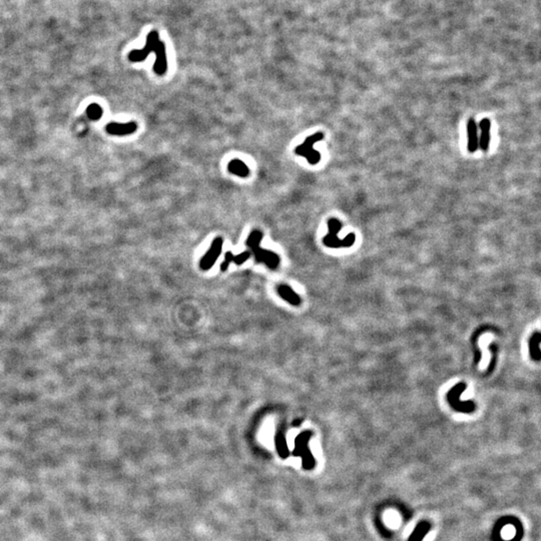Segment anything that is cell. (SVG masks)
I'll return each instance as SVG.
<instances>
[{"mask_svg": "<svg viewBox=\"0 0 541 541\" xmlns=\"http://www.w3.org/2000/svg\"><path fill=\"white\" fill-rule=\"evenodd\" d=\"M264 234L259 231H253L246 241L247 247L252 251L257 262L265 264L270 270H276L280 265V257L276 253L260 247Z\"/></svg>", "mask_w": 541, "mask_h": 541, "instance_id": "1", "label": "cell"}, {"mask_svg": "<svg viewBox=\"0 0 541 541\" xmlns=\"http://www.w3.org/2000/svg\"><path fill=\"white\" fill-rule=\"evenodd\" d=\"M329 234L324 237L323 243L325 246L330 248H341V247H350L355 242V235L350 234L344 240H340L337 237V234L342 229V223L335 218L329 219L328 221Z\"/></svg>", "mask_w": 541, "mask_h": 541, "instance_id": "2", "label": "cell"}, {"mask_svg": "<svg viewBox=\"0 0 541 541\" xmlns=\"http://www.w3.org/2000/svg\"><path fill=\"white\" fill-rule=\"evenodd\" d=\"M324 139V133L319 131L308 137L305 142L295 149V154L304 157L310 165H317L321 161V154L313 149V146Z\"/></svg>", "mask_w": 541, "mask_h": 541, "instance_id": "3", "label": "cell"}, {"mask_svg": "<svg viewBox=\"0 0 541 541\" xmlns=\"http://www.w3.org/2000/svg\"><path fill=\"white\" fill-rule=\"evenodd\" d=\"M160 41V36L158 31L153 30L147 36L146 45L143 49H134L129 52L128 59L132 62H141L146 60L151 52L154 51L157 43Z\"/></svg>", "mask_w": 541, "mask_h": 541, "instance_id": "4", "label": "cell"}, {"mask_svg": "<svg viewBox=\"0 0 541 541\" xmlns=\"http://www.w3.org/2000/svg\"><path fill=\"white\" fill-rule=\"evenodd\" d=\"M223 244H224V240H223L222 237H217V238L212 242L211 248H210L209 251L206 253V255L201 259L200 267H201L202 270H210V269L216 264L218 258H219V257L221 256V254H222Z\"/></svg>", "mask_w": 541, "mask_h": 541, "instance_id": "5", "label": "cell"}, {"mask_svg": "<svg viewBox=\"0 0 541 541\" xmlns=\"http://www.w3.org/2000/svg\"><path fill=\"white\" fill-rule=\"evenodd\" d=\"M156 53V61L154 64V71L158 75H164L168 70V59L166 44L163 41H159L154 49Z\"/></svg>", "mask_w": 541, "mask_h": 541, "instance_id": "6", "label": "cell"}, {"mask_svg": "<svg viewBox=\"0 0 541 541\" xmlns=\"http://www.w3.org/2000/svg\"><path fill=\"white\" fill-rule=\"evenodd\" d=\"M106 131L111 136H128L132 134L138 129V123L136 121L129 122H110L105 127Z\"/></svg>", "mask_w": 541, "mask_h": 541, "instance_id": "7", "label": "cell"}, {"mask_svg": "<svg viewBox=\"0 0 541 541\" xmlns=\"http://www.w3.org/2000/svg\"><path fill=\"white\" fill-rule=\"evenodd\" d=\"M467 137H468V151L469 153H475L478 148V133L477 123L473 118H470L467 122Z\"/></svg>", "mask_w": 541, "mask_h": 541, "instance_id": "8", "label": "cell"}, {"mask_svg": "<svg viewBox=\"0 0 541 541\" xmlns=\"http://www.w3.org/2000/svg\"><path fill=\"white\" fill-rule=\"evenodd\" d=\"M310 438L309 432H304L300 434L296 439V449H295V455H303L305 462H308L309 458L312 460V457L310 455V451L307 449V442Z\"/></svg>", "mask_w": 541, "mask_h": 541, "instance_id": "9", "label": "cell"}, {"mask_svg": "<svg viewBox=\"0 0 541 541\" xmlns=\"http://www.w3.org/2000/svg\"><path fill=\"white\" fill-rule=\"evenodd\" d=\"M490 125H491V122L488 118H483L479 123L481 134H480V141H478V146L484 152H487L488 147H489Z\"/></svg>", "mask_w": 541, "mask_h": 541, "instance_id": "10", "label": "cell"}, {"mask_svg": "<svg viewBox=\"0 0 541 541\" xmlns=\"http://www.w3.org/2000/svg\"><path fill=\"white\" fill-rule=\"evenodd\" d=\"M278 294L281 298H283L285 301H287L289 304L293 306H299L301 304L300 297L296 294V292L290 288L287 285H281L278 287Z\"/></svg>", "mask_w": 541, "mask_h": 541, "instance_id": "11", "label": "cell"}, {"mask_svg": "<svg viewBox=\"0 0 541 541\" xmlns=\"http://www.w3.org/2000/svg\"><path fill=\"white\" fill-rule=\"evenodd\" d=\"M228 171L240 178H247L250 175V169L241 160H232L228 165Z\"/></svg>", "mask_w": 541, "mask_h": 541, "instance_id": "12", "label": "cell"}, {"mask_svg": "<svg viewBox=\"0 0 541 541\" xmlns=\"http://www.w3.org/2000/svg\"><path fill=\"white\" fill-rule=\"evenodd\" d=\"M103 113V110L100 105L97 103H91L86 108V114L89 119L91 120H98L101 118Z\"/></svg>", "mask_w": 541, "mask_h": 541, "instance_id": "13", "label": "cell"}, {"mask_svg": "<svg viewBox=\"0 0 541 541\" xmlns=\"http://www.w3.org/2000/svg\"><path fill=\"white\" fill-rule=\"evenodd\" d=\"M276 444H277V449H278L280 455L283 456V457H287L288 454H289V451H288L286 439H285V437H284L282 434H279V435L277 436Z\"/></svg>", "mask_w": 541, "mask_h": 541, "instance_id": "14", "label": "cell"}, {"mask_svg": "<svg viewBox=\"0 0 541 541\" xmlns=\"http://www.w3.org/2000/svg\"><path fill=\"white\" fill-rule=\"evenodd\" d=\"M251 257V252L249 251H245V252H242L241 254L237 255V256H234V259H233V263H235L236 265L240 266L242 264H244L245 262H247Z\"/></svg>", "mask_w": 541, "mask_h": 541, "instance_id": "15", "label": "cell"}, {"mask_svg": "<svg viewBox=\"0 0 541 541\" xmlns=\"http://www.w3.org/2000/svg\"><path fill=\"white\" fill-rule=\"evenodd\" d=\"M233 259H234V255L231 251L227 252L226 255H225V260L224 262L221 264V270L223 272H226V270L229 269L230 265L233 263Z\"/></svg>", "mask_w": 541, "mask_h": 541, "instance_id": "16", "label": "cell"}, {"mask_svg": "<svg viewBox=\"0 0 541 541\" xmlns=\"http://www.w3.org/2000/svg\"><path fill=\"white\" fill-rule=\"evenodd\" d=\"M296 421H297V422H294L293 424H294L295 426H298V425L301 423V421H300V420H296Z\"/></svg>", "mask_w": 541, "mask_h": 541, "instance_id": "17", "label": "cell"}]
</instances>
